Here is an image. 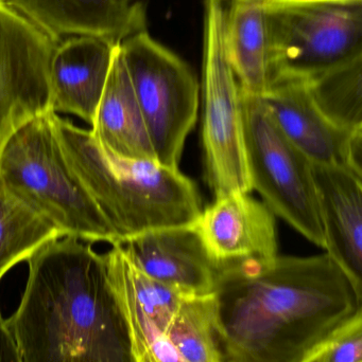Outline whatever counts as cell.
Here are the masks:
<instances>
[{"mask_svg":"<svg viewBox=\"0 0 362 362\" xmlns=\"http://www.w3.org/2000/svg\"><path fill=\"white\" fill-rule=\"evenodd\" d=\"M61 232L13 195L0 180V280Z\"/></svg>","mask_w":362,"mask_h":362,"instance_id":"ac0fdd59","label":"cell"},{"mask_svg":"<svg viewBox=\"0 0 362 362\" xmlns=\"http://www.w3.org/2000/svg\"><path fill=\"white\" fill-rule=\"evenodd\" d=\"M323 349H321L320 351L315 353V354H312V356L308 357V358H306L305 361L302 362H321V354H322Z\"/></svg>","mask_w":362,"mask_h":362,"instance_id":"603a6c76","label":"cell"},{"mask_svg":"<svg viewBox=\"0 0 362 362\" xmlns=\"http://www.w3.org/2000/svg\"><path fill=\"white\" fill-rule=\"evenodd\" d=\"M1 319H2L1 314H0V320H1Z\"/></svg>","mask_w":362,"mask_h":362,"instance_id":"cb8c5ba5","label":"cell"},{"mask_svg":"<svg viewBox=\"0 0 362 362\" xmlns=\"http://www.w3.org/2000/svg\"><path fill=\"white\" fill-rule=\"evenodd\" d=\"M203 142L205 176L215 197L250 193L240 85L227 54V0H203Z\"/></svg>","mask_w":362,"mask_h":362,"instance_id":"8992f818","label":"cell"},{"mask_svg":"<svg viewBox=\"0 0 362 362\" xmlns=\"http://www.w3.org/2000/svg\"><path fill=\"white\" fill-rule=\"evenodd\" d=\"M264 4L278 81L306 82L362 57V0Z\"/></svg>","mask_w":362,"mask_h":362,"instance_id":"5b68a950","label":"cell"},{"mask_svg":"<svg viewBox=\"0 0 362 362\" xmlns=\"http://www.w3.org/2000/svg\"><path fill=\"white\" fill-rule=\"evenodd\" d=\"M0 362H21L14 340L4 319L0 320Z\"/></svg>","mask_w":362,"mask_h":362,"instance_id":"7402d4cb","label":"cell"},{"mask_svg":"<svg viewBox=\"0 0 362 362\" xmlns=\"http://www.w3.org/2000/svg\"><path fill=\"white\" fill-rule=\"evenodd\" d=\"M212 325L221 362H302L362 325V286L329 253L278 257L218 274Z\"/></svg>","mask_w":362,"mask_h":362,"instance_id":"6da1fadb","label":"cell"},{"mask_svg":"<svg viewBox=\"0 0 362 362\" xmlns=\"http://www.w3.org/2000/svg\"><path fill=\"white\" fill-rule=\"evenodd\" d=\"M261 98L285 137L310 163L344 168L362 177V131L351 133L331 122L305 81H278Z\"/></svg>","mask_w":362,"mask_h":362,"instance_id":"8fae6325","label":"cell"},{"mask_svg":"<svg viewBox=\"0 0 362 362\" xmlns=\"http://www.w3.org/2000/svg\"><path fill=\"white\" fill-rule=\"evenodd\" d=\"M30 21L60 42L97 36L115 44L146 31V10L133 0H6Z\"/></svg>","mask_w":362,"mask_h":362,"instance_id":"5bb4252c","label":"cell"},{"mask_svg":"<svg viewBox=\"0 0 362 362\" xmlns=\"http://www.w3.org/2000/svg\"><path fill=\"white\" fill-rule=\"evenodd\" d=\"M325 250L362 286V177L312 163Z\"/></svg>","mask_w":362,"mask_h":362,"instance_id":"9a60e30c","label":"cell"},{"mask_svg":"<svg viewBox=\"0 0 362 362\" xmlns=\"http://www.w3.org/2000/svg\"><path fill=\"white\" fill-rule=\"evenodd\" d=\"M53 114L35 117L6 140L0 151V180L63 238L118 245L114 230L66 160Z\"/></svg>","mask_w":362,"mask_h":362,"instance_id":"277c9868","label":"cell"},{"mask_svg":"<svg viewBox=\"0 0 362 362\" xmlns=\"http://www.w3.org/2000/svg\"><path fill=\"white\" fill-rule=\"evenodd\" d=\"M240 101L252 191L274 215L325 249L312 163L285 137L259 95L240 87Z\"/></svg>","mask_w":362,"mask_h":362,"instance_id":"52a82bcc","label":"cell"},{"mask_svg":"<svg viewBox=\"0 0 362 362\" xmlns=\"http://www.w3.org/2000/svg\"><path fill=\"white\" fill-rule=\"evenodd\" d=\"M53 127L68 165L114 230L118 245L155 230L191 226L201 214L197 185L179 169L128 160L102 148L55 112Z\"/></svg>","mask_w":362,"mask_h":362,"instance_id":"3957f363","label":"cell"},{"mask_svg":"<svg viewBox=\"0 0 362 362\" xmlns=\"http://www.w3.org/2000/svg\"><path fill=\"white\" fill-rule=\"evenodd\" d=\"M119 44L97 36L63 38L49 65L51 106L91 125Z\"/></svg>","mask_w":362,"mask_h":362,"instance_id":"4fadbf2b","label":"cell"},{"mask_svg":"<svg viewBox=\"0 0 362 362\" xmlns=\"http://www.w3.org/2000/svg\"><path fill=\"white\" fill-rule=\"evenodd\" d=\"M227 54L242 90L265 95L278 81L264 0H231L225 15Z\"/></svg>","mask_w":362,"mask_h":362,"instance_id":"e0dca14e","label":"cell"},{"mask_svg":"<svg viewBox=\"0 0 362 362\" xmlns=\"http://www.w3.org/2000/svg\"><path fill=\"white\" fill-rule=\"evenodd\" d=\"M166 336L185 362H221L212 325V295L185 298Z\"/></svg>","mask_w":362,"mask_h":362,"instance_id":"ffe728a7","label":"cell"},{"mask_svg":"<svg viewBox=\"0 0 362 362\" xmlns=\"http://www.w3.org/2000/svg\"><path fill=\"white\" fill-rule=\"evenodd\" d=\"M321 362H362V325L327 344L321 354Z\"/></svg>","mask_w":362,"mask_h":362,"instance_id":"44dd1931","label":"cell"},{"mask_svg":"<svg viewBox=\"0 0 362 362\" xmlns=\"http://www.w3.org/2000/svg\"><path fill=\"white\" fill-rule=\"evenodd\" d=\"M28 265L21 304L4 320L21 362H137L104 255L91 243L57 238Z\"/></svg>","mask_w":362,"mask_h":362,"instance_id":"7a4b0ae2","label":"cell"},{"mask_svg":"<svg viewBox=\"0 0 362 362\" xmlns=\"http://www.w3.org/2000/svg\"><path fill=\"white\" fill-rule=\"evenodd\" d=\"M150 135L157 163L179 169L187 136L199 110L200 85L182 59L148 32L119 45Z\"/></svg>","mask_w":362,"mask_h":362,"instance_id":"ba28073f","label":"cell"},{"mask_svg":"<svg viewBox=\"0 0 362 362\" xmlns=\"http://www.w3.org/2000/svg\"><path fill=\"white\" fill-rule=\"evenodd\" d=\"M57 42L0 0V151L19 127L53 112L49 65Z\"/></svg>","mask_w":362,"mask_h":362,"instance_id":"9c48e42d","label":"cell"},{"mask_svg":"<svg viewBox=\"0 0 362 362\" xmlns=\"http://www.w3.org/2000/svg\"><path fill=\"white\" fill-rule=\"evenodd\" d=\"M119 45L89 132L102 148L119 158L157 163Z\"/></svg>","mask_w":362,"mask_h":362,"instance_id":"2e32d148","label":"cell"},{"mask_svg":"<svg viewBox=\"0 0 362 362\" xmlns=\"http://www.w3.org/2000/svg\"><path fill=\"white\" fill-rule=\"evenodd\" d=\"M193 226L218 274L257 269L278 257L274 213L249 193L216 198Z\"/></svg>","mask_w":362,"mask_h":362,"instance_id":"30bf717a","label":"cell"},{"mask_svg":"<svg viewBox=\"0 0 362 362\" xmlns=\"http://www.w3.org/2000/svg\"><path fill=\"white\" fill-rule=\"evenodd\" d=\"M317 107L344 131H362V57L306 81Z\"/></svg>","mask_w":362,"mask_h":362,"instance_id":"d6986e66","label":"cell"},{"mask_svg":"<svg viewBox=\"0 0 362 362\" xmlns=\"http://www.w3.org/2000/svg\"><path fill=\"white\" fill-rule=\"evenodd\" d=\"M121 246L147 276L184 297L214 293L218 272L193 225L155 230Z\"/></svg>","mask_w":362,"mask_h":362,"instance_id":"7c38bea8","label":"cell"}]
</instances>
